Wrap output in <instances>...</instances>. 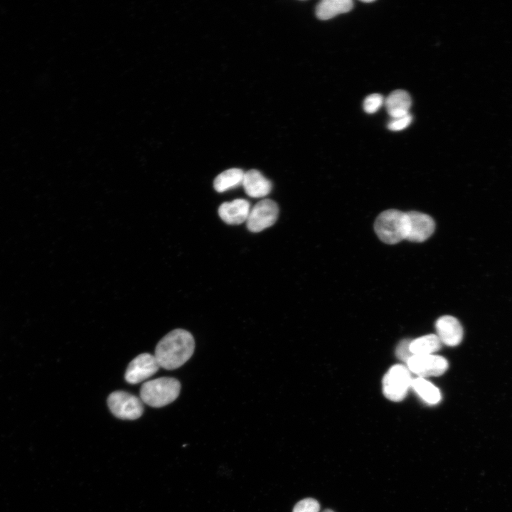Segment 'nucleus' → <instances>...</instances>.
<instances>
[{"label": "nucleus", "instance_id": "nucleus-20", "mask_svg": "<svg viewBox=\"0 0 512 512\" xmlns=\"http://www.w3.org/2000/svg\"><path fill=\"white\" fill-rule=\"evenodd\" d=\"M412 121V116L410 114L400 117L391 118L388 123V128L390 131H402L409 127Z\"/></svg>", "mask_w": 512, "mask_h": 512}, {"label": "nucleus", "instance_id": "nucleus-13", "mask_svg": "<svg viewBox=\"0 0 512 512\" xmlns=\"http://www.w3.org/2000/svg\"><path fill=\"white\" fill-rule=\"evenodd\" d=\"M412 100L410 94L403 90L393 91L385 99V105L391 118H397L410 114Z\"/></svg>", "mask_w": 512, "mask_h": 512}, {"label": "nucleus", "instance_id": "nucleus-8", "mask_svg": "<svg viewBox=\"0 0 512 512\" xmlns=\"http://www.w3.org/2000/svg\"><path fill=\"white\" fill-rule=\"evenodd\" d=\"M159 367L154 355L148 353L139 354L129 363L124 375L125 380L131 384L141 383L156 373Z\"/></svg>", "mask_w": 512, "mask_h": 512}, {"label": "nucleus", "instance_id": "nucleus-16", "mask_svg": "<svg viewBox=\"0 0 512 512\" xmlns=\"http://www.w3.org/2000/svg\"><path fill=\"white\" fill-rule=\"evenodd\" d=\"M411 388L427 404L434 405L441 400L439 388L423 378L412 379Z\"/></svg>", "mask_w": 512, "mask_h": 512}, {"label": "nucleus", "instance_id": "nucleus-1", "mask_svg": "<svg viewBox=\"0 0 512 512\" xmlns=\"http://www.w3.org/2000/svg\"><path fill=\"white\" fill-rule=\"evenodd\" d=\"M195 341L192 334L182 329L170 331L157 343L154 356L160 367L174 370L192 356Z\"/></svg>", "mask_w": 512, "mask_h": 512}, {"label": "nucleus", "instance_id": "nucleus-23", "mask_svg": "<svg viewBox=\"0 0 512 512\" xmlns=\"http://www.w3.org/2000/svg\"><path fill=\"white\" fill-rule=\"evenodd\" d=\"M323 512H334V511L330 509H326V510L324 511Z\"/></svg>", "mask_w": 512, "mask_h": 512}, {"label": "nucleus", "instance_id": "nucleus-11", "mask_svg": "<svg viewBox=\"0 0 512 512\" xmlns=\"http://www.w3.org/2000/svg\"><path fill=\"white\" fill-rule=\"evenodd\" d=\"M250 209V203L248 201L238 198L231 202L222 203L218 208V214L226 223L238 225L247 221Z\"/></svg>", "mask_w": 512, "mask_h": 512}, {"label": "nucleus", "instance_id": "nucleus-4", "mask_svg": "<svg viewBox=\"0 0 512 512\" xmlns=\"http://www.w3.org/2000/svg\"><path fill=\"white\" fill-rule=\"evenodd\" d=\"M412 381L411 373L407 366L394 365L383 378V393L388 400L400 402L406 397Z\"/></svg>", "mask_w": 512, "mask_h": 512}, {"label": "nucleus", "instance_id": "nucleus-18", "mask_svg": "<svg viewBox=\"0 0 512 512\" xmlns=\"http://www.w3.org/2000/svg\"><path fill=\"white\" fill-rule=\"evenodd\" d=\"M384 102L383 95L374 93L367 96L363 101V110L368 114L376 112Z\"/></svg>", "mask_w": 512, "mask_h": 512}, {"label": "nucleus", "instance_id": "nucleus-21", "mask_svg": "<svg viewBox=\"0 0 512 512\" xmlns=\"http://www.w3.org/2000/svg\"><path fill=\"white\" fill-rule=\"evenodd\" d=\"M410 340L405 339L399 343L398 345L395 354L396 356L401 361H405L406 363L408 360L413 356L410 350Z\"/></svg>", "mask_w": 512, "mask_h": 512}, {"label": "nucleus", "instance_id": "nucleus-14", "mask_svg": "<svg viewBox=\"0 0 512 512\" xmlns=\"http://www.w3.org/2000/svg\"><path fill=\"white\" fill-rule=\"evenodd\" d=\"M353 7L351 0H323L316 7V15L321 20H329L350 11Z\"/></svg>", "mask_w": 512, "mask_h": 512}, {"label": "nucleus", "instance_id": "nucleus-5", "mask_svg": "<svg viewBox=\"0 0 512 512\" xmlns=\"http://www.w3.org/2000/svg\"><path fill=\"white\" fill-rule=\"evenodd\" d=\"M111 412L117 418L134 420L140 417L144 411L141 399L124 391H114L107 398Z\"/></svg>", "mask_w": 512, "mask_h": 512}, {"label": "nucleus", "instance_id": "nucleus-10", "mask_svg": "<svg viewBox=\"0 0 512 512\" xmlns=\"http://www.w3.org/2000/svg\"><path fill=\"white\" fill-rule=\"evenodd\" d=\"M435 328L437 336L440 341L449 346L459 345L463 338V329L454 316L445 315L439 317L436 323Z\"/></svg>", "mask_w": 512, "mask_h": 512}, {"label": "nucleus", "instance_id": "nucleus-19", "mask_svg": "<svg viewBox=\"0 0 512 512\" xmlns=\"http://www.w3.org/2000/svg\"><path fill=\"white\" fill-rule=\"evenodd\" d=\"M319 503L316 500L307 498L299 501L294 507L293 512H319Z\"/></svg>", "mask_w": 512, "mask_h": 512}, {"label": "nucleus", "instance_id": "nucleus-3", "mask_svg": "<svg viewBox=\"0 0 512 512\" xmlns=\"http://www.w3.org/2000/svg\"><path fill=\"white\" fill-rule=\"evenodd\" d=\"M374 229L378 237L385 243L393 245L406 240L407 213L395 209L385 210L377 217Z\"/></svg>", "mask_w": 512, "mask_h": 512}, {"label": "nucleus", "instance_id": "nucleus-7", "mask_svg": "<svg viewBox=\"0 0 512 512\" xmlns=\"http://www.w3.org/2000/svg\"><path fill=\"white\" fill-rule=\"evenodd\" d=\"M406 364L410 372L423 378L441 375L449 367L446 358L433 354L413 355Z\"/></svg>", "mask_w": 512, "mask_h": 512}, {"label": "nucleus", "instance_id": "nucleus-2", "mask_svg": "<svg viewBox=\"0 0 512 512\" xmlns=\"http://www.w3.org/2000/svg\"><path fill=\"white\" fill-rule=\"evenodd\" d=\"M181 390L180 382L174 378L161 377L144 383L140 399L149 406L161 407L174 402Z\"/></svg>", "mask_w": 512, "mask_h": 512}, {"label": "nucleus", "instance_id": "nucleus-17", "mask_svg": "<svg viewBox=\"0 0 512 512\" xmlns=\"http://www.w3.org/2000/svg\"><path fill=\"white\" fill-rule=\"evenodd\" d=\"M442 342L437 335H425L414 340L410 343V350L412 355H427L438 351Z\"/></svg>", "mask_w": 512, "mask_h": 512}, {"label": "nucleus", "instance_id": "nucleus-22", "mask_svg": "<svg viewBox=\"0 0 512 512\" xmlns=\"http://www.w3.org/2000/svg\"><path fill=\"white\" fill-rule=\"evenodd\" d=\"M361 1L363 2V3H371V2H373L374 1H373V0H368V1L363 0V1Z\"/></svg>", "mask_w": 512, "mask_h": 512}, {"label": "nucleus", "instance_id": "nucleus-6", "mask_svg": "<svg viewBox=\"0 0 512 512\" xmlns=\"http://www.w3.org/2000/svg\"><path fill=\"white\" fill-rule=\"evenodd\" d=\"M278 213L279 208L274 201L261 200L250 209L247 227L252 233L260 232L276 222Z\"/></svg>", "mask_w": 512, "mask_h": 512}, {"label": "nucleus", "instance_id": "nucleus-15", "mask_svg": "<svg viewBox=\"0 0 512 512\" xmlns=\"http://www.w3.org/2000/svg\"><path fill=\"white\" fill-rule=\"evenodd\" d=\"M245 172L240 169H230L224 171L214 180L213 186L219 193L225 192L242 184Z\"/></svg>", "mask_w": 512, "mask_h": 512}, {"label": "nucleus", "instance_id": "nucleus-12", "mask_svg": "<svg viewBox=\"0 0 512 512\" xmlns=\"http://www.w3.org/2000/svg\"><path fill=\"white\" fill-rule=\"evenodd\" d=\"M242 185L247 195L252 198L266 196L272 188L271 181L255 169L245 173Z\"/></svg>", "mask_w": 512, "mask_h": 512}, {"label": "nucleus", "instance_id": "nucleus-9", "mask_svg": "<svg viewBox=\"0 0 512 512\" xmlns=\"http://www.w3.org/2000/svg\"><path fill=\"white\" fill-rule=\"evenodd\" d=\"M406 213L407 216L406 240L421 242L432 235L435 229V223L430 215L418 211H409Z\"/></svg>", "mask_w": 512, "mask_h": 512}]
</instances>
